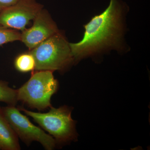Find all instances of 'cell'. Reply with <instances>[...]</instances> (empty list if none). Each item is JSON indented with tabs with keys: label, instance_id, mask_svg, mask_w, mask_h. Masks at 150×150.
Here are the masks:
<instances>
[{
	"label": "cell",
	"instance_id": "obj_1",
	"mask_svg": "<svg viewBox=\"0 0 150 150\" xmlns=\"http://www.w3.org/2000/svg\"><path fill=\"white\" fill-rule=\"evenodd\" d=\"M126 8L121 0H110L104 11L84 25L82 39L77 43H69L74 62L107 49H122Z\"/></svg>",
	"mask_w": 150,
	"mask_h": 150
},
{
	"label": "cell",
	"instance_id": "obj_2",
	"mask_svg": "<svg viewBox=\"0 0 150 150\" xmlns=\"http://www.w3.org/2000/svg\"><path fill=\"white\" fill-rule=\"evenodd\" d=\"M29 52L35 59V71H63L74 62L69 43L60 31Z\"/></svg>",
	"mask_w": 150,
	"mask_h": 150
},
{
	"label": "cell",
	"instance_id": "obj_3",
	"mask_svg": "<svg viewBox=\"0 0 150 150\" xmlns=\"http://www.w3.org/2000/svg\"><path fill=\"white\" fill-rule=\"evenodd\" d=\"M59 83L50 71H33L28 81L17 90V99L29 108L39 111L52 106L51 98Z\"/></svg>",
	"mask_w": 150,
	"mask_h": 150
},
{
	"label": "cell",
	"instance_id": "obj_4",
	"mask_svg": "<svg viewBox=\"0 0 150 150\" xmlns=\"http://www.w3.org/2000/svg\"><path fill=\"white\" fill-rule=\"evenodd\" d=\"M32 118L55 140L64 144L77 139L76 122L71 118V109L66 105L56 108L51 106L48 112H35L23 108H18Z\"/></svg>",
	"mask_w": 150,
	"mask_h": 150
},
{
	"label": "cell",
	"instance_id": "obj_5",
	"mask_svg": "<svg viewBox=\"0 0 150 150\" xmlns=\"http://www.w3.org/2000/svg\"><path fill=\"white\" fill-rule=\"evenodd\" d=\"M3 114L18 138L27 146L32 142L40 143L46 150H52L56 142L54 138L42 129L33 124L25 115L15 106L1 108Z\"/></svg>",
	"mask_w": 150,
	"mask_h": 150
},
{
	"label": "cell",
	"instance_id": "obj_6",
	"mask_svg": "<svg viewBox=\"0 0 150 150\" xmlns=\"http://www.w3.org/2000/svg\"><path fill=\"white\" fill-rule=\"evenodd\" d=\"M43 8L35 0H18L0 12V24L7 28L23 31Z\"/></svg>",
	"mask_w": 150,
	"mask_h": 150
},
{
	"label": "cell",
	"instance_id": "obj_7",
	"mask_svg": "<svg viewBox=\"0 0 150 150\" xmlns=\"http://www.w3.org/2000/svg\"><path fill=\"white\" fill-rule=\"evenodd\" d=\"M33 21L32 26L21 31V35L20 41L29 50L60 31L48 11L43 8L38 13Z\"/></svg>",
	"mask_w": 150,
	"mask_h": 150
},
{
	"label": "cell",
	"instance_id": "obj_8",
	"mask_svg": "<svg viewBox=\"0 0 150 150\" xmlns=\"http://www.w3.org/2000/svg\"><path fill=\"white\" fill-rule=\"evenodd\" d=\"M18 138L0 107V150H19Z\"/></svg>",
	"mask_w": 150,
	"mask_h": 150
},
{
	"label": "cell",
	"instance_id": "obj_9",
	"mask_svg": "<svg viewBox=\"0 0 150 150\" xmlns=\"http://www.w3.org/2000/svg\"><path fill=\"white\" fill-rule=\"evenodd\" d=\"M14 64L16 69L21 73L29 72L35 70V59L30 52L18 55L15 59Z\"/></svg>",
	"mask_w": 150,
	"mask_h": 150
},
{
	"label": "cell",
	"instance_id": "obj_10",
	"mask_svg": "<svg viewBox=\"0 0 150 150\" xmlns=\"http://www.w3.org/2000/svg\"><path fill=\"white\" fill-rule=\"evenodd\" d=\"M0 102L11 106H15L18 102L17 90L11 88L7 82L2 80H0Z\"/></svg>",
	"mask_w": 150,
	"mask_h": 150
},
{
	"label": "cell",
	"instance_id": "obj_11",
	"mask_svg": "<svg viewBox=\"0 0 150 150\" xmlns=\"http://www.w3.org/2000/svg\"><path fill=\"white\" fill-rule=\"evenodd\" d=\"M21 33L7 28L0 24V46L10 42L20 40Z\"/></svg>",
	"mask_w": 150,
	"mask_h": 150
},
{
	"label": "cell",
	"instance_id": "obj_12",
	"mask_svg": "<svg viewBox=\"0 0 150 150\" xmlns=\"http://www.w3.org/2000/svg\"><path fill=\"white\" fill-rule=\"evenodd\" d=\"M18 0H0V12L17 2Z\"/></svg>",
	"mask_w": 150,
	"mask_h": 150
}]
</instances>
